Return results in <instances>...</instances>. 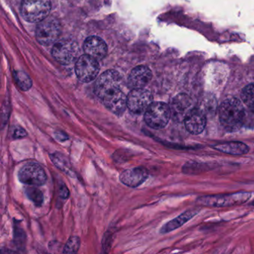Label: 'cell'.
I'll return each mask as SVG.
<instances>
[{"label":"cell","instance_id":"obj_1","mask_svg":"<svg viewBox=\"0 0 254 254\" xmlns=\"http://www.w3.org/2000/svg\"><path fill=\"white\" fill-rule=\"evenodd\" d=\"M121 75L115 70H108L95 84V93L110 111L120 117L127 107V96L122 90Z\"/></svg>","mask_w":254,"mask_h":254},{"label":"cell","instance_id":"obj_2","mask_svg":"<svg viewBox=\"0 0 254 254\" xmlns=\"http://www.w3.org/2000/svg\"><path fill=\"white\" fill-rule=\"evenodd\" d=\"M245 109L239 99H226L220 105L219 120L221 126L229 131L239 130L243 126Z\"/></svg>","mask_w":254,"mask_h":254},{"label":"cell","instance_id":"obj_3","mask_svg":"<svg viewBox=\"0 0 254 254\" xmlns=\"http://www.w3.org/2000/svg\"><path fill=\"white\" fill-rule=\"evenodd\" d=\"M51 8L50 0H23L20 10L26 21L39 23L48 17Z\"/></svg>","mask_w":254,"mask_h":254},{"label":"cell","instance_id":"obj_4","mask_svg":"<svg viewBox=\"0 0 254 254\" xmlns=\"http://www.w3.org/2000/svg\"><path fill=\"white\" fill-rule=\"evenodd\" d=\"M171 115L170 107L164 102H152L145 112L144 120L151 128L162 129L169 123Z\"/></svg>","mask_w":254,"mask_h":254},{"label":"cell","instance_id":"obj_5","mask_svg":"<svg viewBox=\"0 0 254 254\" xmlns=\"http://www.w3.org/2000/svg\"><path fill=\"white\" fill-rule=\"evenodd\" d=\"M249 192H237L222 195H209L200 197L197 200L200 204L213 207L234 206L245 203L251 198Z\"/></svg>","mask_w":254,"mask_h":254},{"label":"cell","instance_id":"obj_6","mask_svg":"<svg viewBox=\"0 0 254 254\" xmlns=\"http://www.w3.org/2000/svg\"><path fill=\"white\" fill-rule=\"evenodd\" d=\"M53 57L62 64H69L78 59L80 54L78 44L70 39L61 40L53 47Z\"/></svg>","mask_w":254,"mask_h":254},{"label":"cell","instance_id":"obj_7","mask_svg":"<svg viewBox=\"0 0 254 254\" xmlns=\"http://www.w3.org/2000/svg\"><path fill=\"white\" fill-rule=\"evenodd\" d=\"M61 35L59 22L53 17L46 18L40 22L36 29V38L40 44L44 46L50 45L57 41Z\"/></svg>","mask_w":254,"mask_h":254},{"label":"cell","instance_id":"obj_8","mask_svg":"<svg viewBox=\"0 0 254 254\" xmlns=\"http://www.w3.org/2000/svg\"><path fill=\"white\" fill-rule=\"evenodd\" d=\"M18 178L22 184L41 187L47 182V175L42 166L36 163H30L20 169Z\"/></svg>","mask_w":254,"mask_h":254},{"label":"cell","instance_id":"obj_9","mask_svg":"<svg viewBox=\"0 0 254 254\" xmlns=\"http://www.w3.org/2000/svg\"><path fill=\"white\" fill-rule=\"evenodd\" d=\"M152 102L151 92L144 88L133 89L127 96V108L133 114H145Z\"/></svg>","mask_w":254,"mask_h":254},{"label":"cell","instance_id":"obj_10","mask_svg":"<svg viewBox=\"0 0 254 254\" xmlns=\"http://www.w3.org/2000/svg\"><path fill=\"white\" fill-rule=\"evenodd\" d=\"M99 69L97 60L87 55L81 56L75 63L77 77L84 83L93 81L99 74Z\"/></svg>","mask_w":254,"mask_h":254},{"label":"cell","instance_id":"obj_11","mask_svg":"<svg viewBox=\"0 0 254 254\" xmlns=\"http://www.w3.org/2000/svg\"><path fill=\"white\" fill-rule=\"evenodd\" d=\"M191 105L192 102L187 95L181 93L175 96L170 105L172 120L178 123L184 121L187 114L192 109Z\"/></svg>","mask_w":254,"mask_h":254},{"label":"cell","instance_id":"obj_12","mask_svg":"<svg viewBox=\"0 0 254 254\" xmlns=\"http://www.w3.org/2000/svg\"><path fill=\"white\" fill-rule=\"evenodd\" d=\"M186 128L190 133L197 135L202 133L206 125L204 113L198 108H192L184 120Z\"/></svg>","mask_w":254,"mask_h":254},{"label":"cell","instance_id":"obj_13","mask_svg":"<svg viewBox=\"0 0 254 254\" xmlns=\"http://www.w3.org/2000/svg\"><path fill=\"white\" fill-rule=\"evenodd\" d=\"M148 178V172L142 167L126 169L120 175V180L124 185L136 188L142 185Z\"/></svg>","mask_w":254,"mask_h":254},{"label":"cell","instance_id":"obj_14","mask_svg":"<svg viewBox=\"0 0 254 254\" xmlns=\"http://www.w3.org/2000/svg\"><path fill=\"white\" fill-rule=\"evenodd\" d=\"M84 50L86 55L99 61L106 56L108 47L103 40L99 37L92 36L84 42Z\"/></svg>","mask_w":254,"mask_h":254},{"label":"cell","instance_id":"obj_15","mask_svg":"<svg viewBox=\"0 0 254 254\" xmlns=\"http://www.w3.org/2000/svg\"><path fill=\"white\" fill-rule=\"evenodd\" d=\"M152 78L151 71L147 66H139L134 68L128 77V84L130 88H143Z\"/></svg>","mask_w":254,"mask_h":254},{"label":"cell","instance_id":"obj_16","mask_svg":"<svg viewBox=\"0 0 254 254\" xmlns=\"http://www.w3.org/2000/svg\"><path fill=\"white\" fill-rule=\"evenodd\" d=\"M198 212L197 209H190L184 213L180 215L179 216L175 218V219L168 222L160 229V233H167L173 231L175 229L179 228L181 226L184 225L187 221H190L191 218L194 216Z\"/></svg>","mask_w":254,"mask_h":254},{"label":"cell","instance_id":"obj_17","mask_svg":"<svg viewBox=\"0 0 254 254\" xmlns=\"http://www.w3.org/2000/svg\"><path fill=\"white\" fill-rule=\"evenodd\" d=\"M213 148L221 152L233 155H242L248 154L249 151V147L246 144L241 142H228L217 144L214 145Z\"/></svg>","mask_w":254,"mask_h":254},{"label":"cell","instance_id":"obj_18","mask_svg":"<svg viewBox=\"0 0 254 254\" xmlns=\"http://www.w3.org/2000/svg\"><path fill=\"white\" fill-rule=\"evenodd\" d=\"M51 160L53 163H54L56 167L59 168L62 172H65L66 175H69L71 178H73L74 172L72 171V167H71L70 163L68 161L67 159L62 155L61 153L56 152L52 154Z\"/></svg>","mask_w":254,"mask_h":254},{"label":"cell","instance_id":"obj_19","mask_svg":"<svg viewBox=\"0 0 254 254\" xmlns=\"http://www.w3.org/2000/svg\"><path fill=\"white\" fill-rule=\"evenodd\" d=\"M25 192L28 198L33 202L35 206H41L44 203V194L42 191L39 189L35 187V186L26 188Z\"/></svg>","mask_w":254,"mask_h":254},{"label":"cell","instance_id":"obj_20","mask_svg":"<svg viewBox=\"0 0 254 254\" xmlns=\"http://www.w3.org/2000/svg\"><path fill=\"white\" fill-rule=\"evenodd\" d=\"M242 102L248 108H254V84L246 86L242 90Z\"/></svg>","mask_w":254,"mask_h":254},{"label":"cell","instance_id":"obj_21","mask_svg":"<svg viewBox=\"0 0 254 254\" xmlns=\"http://www.w3.org/2000/svg\"><path fill=\"white\" fill-rule=\"evenodd\" d=\"M14 78L21 90L26 91L32 87V80L29 78V75L25 72H20V71L16 72L14 74Z\"/></svg>","mask_w":254,"mask_h":254},{"label":"cell","instance_id":"obj_22","mask_svg":"<svg viewBox=\"0 0 254 254\" xmlns=\"http://www.w3.org/2000/svg\"><path fill=\"white\" fill-rule=\"evenodd\" d=\"M80 245H81V241L79 237L72 236L69 238L64 248V254H76L79 250Z\"/></svg>","mask_w":254,"mask_h":254},{"label":"cell","instance_id":"obj_23","mask_svg":"<svg viewBox=\"0 0 254 254\" xmlns=\"http://www.w3.org/2000/svg\"><path fill=\"white\" fill-rule=\"evenodd\" d=\"M243 126L249 128L254 127V108H249L248 111L245 110V117H244Z\"/></svg>","mask_w":254,"mask_h":254},{"label":"cell","instance_id":"obj_24","mask_svg":"<svg viewBox=\"0 0 254 254\" xmlns=\"http://www.w3.org/2000/svg\"><path fill=\"white\" fill-rule=\"evenodd\" d=\"M27 136V132L20 126H14L12 128V136L14 139H22Z\"/></svg>","mask_w":254,"mask_h":254},{"label":"cell","instance_id":"obj_25","mask_svg":"<svg viewBox=\"0 0 254 254\" xmlns=\"http://www.w3.org/2000/svg\"><path fill=\"white\" fill-rule=\"evenodd\" d=\"M60 196L64 199H66L69 197V191L66 186L63 185L62 187H61Z\"/></svg>","mask_w":254,"mask_h":254},{"label":"cell","instance_id":"obj_26","mask_svg":"<svg viewBox=\"0 0 254 254\" xmlns=\"http://www.w3.org/2000/svg\"><path fill=\"white\" fill-rule=\"evenodd\" d=\"M56 138H57V139L62 141V142L66 140V139H68L67 134H66V133H64V132L62 131L56 132Z\"/></svg>","mask_w":254,"mask_h":254},{"label":"cell","instance_id":"obj_27","mask_svg":"<svg viewBox=\"0 0 254 254\" xmlns=\"http://www.w3.org/2000/svg\"><path fill=\"white\" fill-rule=\"evenodd\" d=\"M251 204H252V205H254V202H253V203H251Z\"/></svg>","mask_w":254,"mask_h":254}]
</instances>
